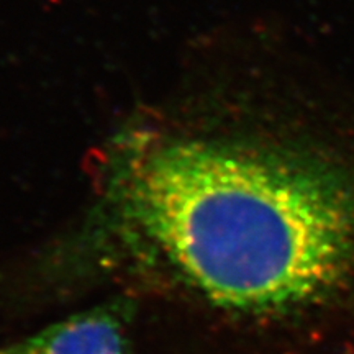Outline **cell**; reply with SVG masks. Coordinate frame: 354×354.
Here are the masks:
<instances>
[{
    "label": "cell",
    "mask_w": 354,
    "mask_h": 354,
    "mask_svg": "<svg viewBox=\"0 0 354 354\" xmlns=\"http://www.w3.org/2000/svg\"><path fill=\"white\" fill-rule=\"evenodd\" d=\"M125 325L117 307H99L39 331L19 354H123Z\"/></svg>",
    "instance_id": "obj_2"
},
{
    "label": "cell",
    "mask_w": 354,
    "mask_h": 354,
    "mask_svg": "<svg viewBox=\"0 0 354 354\" xmlns=\"http://www.w3.org/2000/svg\"><path fill=\"white\" fill-rule=\"evenodd\" d=\"M133 210L212 302L281 308L328 289L354 250V194L333 171L274 153L172 145L131 187Z\"/></svg>",
    "instance_id": "obj_1"
}]
</instances>
